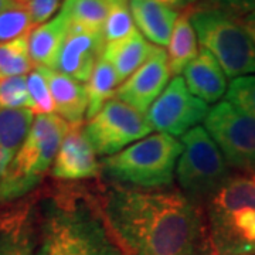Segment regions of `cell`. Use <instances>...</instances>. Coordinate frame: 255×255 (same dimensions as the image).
<instances>
[{
  "mask_svg": "<svg viewBox=\"0 0 255 255\" xmlns=\"http://www.w3.org/2000/svg\"><path fill=\"white\" fill-rule=\"evenodd\" d=\"M100 200L124 255H216L209 220L183 191L115 184Z\"/></svg>",
  "mask_w": 255,
  "mask_h": 255,
  "instance_id": "cell-1",
  "label": "cell"
},
{
  "mask_svg": "<svg viewBox=\"0 0 255 255\" xmlns=\"http://www.w3.org/2000/svg\"><path fill=\"white\" fill-rule=\"evenodd\" d=\"M36 255H124L100 196L61 191L43 206Z\"/></svg>",
  "mask_w": 255,
  "mask_h": 255,
  "instance_id": "cell-2",
  "label": "cell"
},
{
  "mask_svg": "<svg viewBox=\"0 0 255 255\" xmlns=\"http://www.w3.org/2000/svg\"><path fill=\"white\" fill-rule=\"evenodd\" d=\"M210 236L216 255L255 253V172L234 174L209 201Z\"/></svg>",
  "mask_w": 255,
  "mask_h": 255,
  "instance_id": "cell-3",
  "label": "cell"
},
{
  "mask_svg": "<svg viewBox=\"0 0 255 255\" xmlns=\"http://www.w3.org/2000/svg\"><path fill=\"white\" fill-rule=\"evenodd\" d=\"M182 152V142L156 132L115 155L107 156L101 167L111 180L122 186L162 189L173 182Z\"/></svg>",
  "mask_w": 255,
  "mask_h": 255,
  "instance_id": "cell-4",
  "label": "cell"
},
{
  "mask_svg": "<svg viewBox=\"0 0 255 255\" xmlns=\"http://www.w3.org/2000/svg\"><path fill=\"white\" fill-rule=\"evenodd\" d=\"M70 124L57 114L34 118L23 145L0 182V204L26 196L53 167Z\"/></svg>",
  "mask_w": 255,
  "mask_h": 255,
  "instance_id": "cell-5",
  "label": "cell"
},
{
  "mask_svg": "<svg viewBox=\"0 0 255 255\" xmlns=\"http://www.w3.org/2000/svg\"><path fill=\"white\" fill-rule=\"evenodd\" d=\"M189 13L200 46L216 57L227 78L255 73V44L236 14L220 6H199Z\"/></svg>",
  "mask_w": 255,
  "mask_h": 255,
  "instance_id": "cell-6",
  "label": "cell"
},
{
  "mask_svg": "<svg viewBox=\"0 0 255 255\" xmlns=\"http://www.w3.org/2000/svg\"><path fill=\"white\" fill-rule=\"evenodd\" d=\"M182 145L176 167L179 186L191 200L210 201L231 177L227 160L204 128L196 127L184 133Z\"/></svg>",
  "mask_w": 255,
  "mask_h": 255,
  "instance_id": "cell-7",
  "label": "cell"
},
{
  "mask_svg": "<svg viewBox=\"0 0 255 255\" xmlns=\"http://www.w3.org/2000/svg\"><path fill=\"white\" fill-rule=\"evenodd\" d=\"M204 129L219 146L228 164L255 170V118L228 101H220L204 121Z\"/></svg>",
  "mask_w": 255,
  "mask_h": 255,
  "instance_id": "cell-8",
  "label": "cell"
},
{
  "mask_svg": "<svg viewBox=\"0 0 255 255\" xmlns=\"http://www.w3.org/2000/svg\"><path fill=\"white\" fill-rule=\"evenodd\" d=\"M97 155L112 156L143 137L152 135L145 114L119 100L108 101L84 127Z\"/></svg>",
  "mask_w": 255,
  "mask_h": 255,
  "instance_id": "cell-9",
  "label": "cell"
},
{
  "mask_svg": "<svg viewBox=\"0 0 255 255\" xmlns=\"http://www.w3.org/2000/svg\"><path fill=\"white\" fill-rule=\"evenodd\" d=\"M210 112L209 104L194 97L183 77H174L160 97L152 104L146 118L153 130L170 136H183L204 122Z\"/></svg>",
  "mask_w": 255,
  "mask_h": 255,
  "instance_id": "cell-10",
  "label": "cell"
},
{
  "mask_svg": "<svg viewBox=\"0 0 255 255\" xmlns=\"http://www.w3.org/2000/svg\"><path fill=\"white\" fill-rule=\"evenodd\" d=\"M170 75L167 51L155 46L140 68L119 85L115 97L146 115L170 82Z\"/></svg>",
  "mask_w": 255,
  "mask_h": 255,
  "instance_id": "cell-11",
  "label": "cell"
},
{
  "mask_svg": "<svg viewBox=\"0 0 255 255\" xmlns=\"http://www.w3.org/2000/svg\"><path fill=\"white\" fill-rule=\"evenodd\" d=\"M105 44L104 31L70 26L54 70L77 81L88 82L95 65L104 54Z\"/></svg>",
  "mask_w": 255,
  "mask_h": 255,
  "instance_id": "cell-12",
  "label": "cell"
},
{
  "mask_svg": "<svg viewBox=\"0 0 255 255\" xmlns=\"http://www.w3.org/2000/svg\"><path fill=\"white\" fill-rule=\"evenodd\" d=\"M102 172L97 152L81 125H71L65 133L51 167V176L58 180L95 179Z\"/></svg>",
  "mask_w": 255,
  "mask_h": 255,
  "instance_id": "cell-13",
  "label": "cell"
},
{
  "mask_svg": "<svg viewBox=\"0 0 255 255\" xmlns=\"http://www.w3.org/2000/svg\"><path fill=\"white\" fill-rule=\"evenodd\" d=\"M183 75L189 91L206 104H217L227 94V75L216 57L203 47Z\"/></svg>",
  "mask_w": 255,
  "mask_h": 255,
  "instance_id": "cell-14",
  "label": "cell"
},
{
  "mask_svg": "<svg viewBox=\"0 0 255 255\" xmlns=\"http://www.w3.org/2000/svg\"><path fill=\"white\" fill-rule=\"evenodd\" d=\"M46 75L55 105V114L70 125H81L88 111V92L82 82L53 68L38 67Z\"/></svg>",
  "mask_w": 255,
  "mask_h": 255,
  "instance_id": "cell-15",
  "label": "cell"
},
{
  "mask_svg": "<svg viewBox=\"0 0 255 255\" xmlns=\"http://www.w3.org/2000/svg\"><path fill=\"white\" fill-rule=\"evenodd\" d=\"M135 24L146 40L157 47L169 46L179 11L155 0H129Z\"/></svg>",
  "mask_w": 255,
  "mask_h": 255,
  "instance_id": "cell-16",
  "label": "cell"
},
{
  "mask_svg": "<svg viewBox=\"0 0 255 255\" xmlns=\"http://www.w3.org/2000/svg\"><path fill=\"white\" fill-rule=\"evenodd\" d=\"M70 26L68 17L60 10L54 18L31 30L28 36V51L34 67L54 70Z\"/></svg>",
  "mask_w": 255,
  "mask_h": 255,
  "instance_id": "cell-17",
  "label": "cell"
},
{
  "mask_svg": "<svg viewBox=\"0 0 255 255\" xmlns=\"http://www.w3.org/2000/svg\"><path fill=\"white\" fill-rule=\"evenodd\" d=\"M152 50L153 46L149 44V40H146L139 30H135L130 36L122 40L107 43L102 55L115 68L119 82H125L137 68H140Z\"/></svg>",
  "mask_w": 255,
  "mask_h": 255,
  "instance_id": "cell-18",
  "label": "cell"
},
{
  "mask_svg": "<svg viewBox=\"0 0 255 255\" xmlns=\"http://www.w3.org/2000/svg\"><path fill=\"white\" fill-rule=\"evenodd\" d=\"M34 115L30 110H0V182L27 136Z\"/></svg>",
  "mask_w": 255,
  "mask_h": 255,
  "instance_id": "cell-19",
  "label": "cell"
},
{
  "mask_svg": "<svg viewBox=\"0 0 255 255\" xmlns=\"http://www.w3.org/2000/svg\"><path fill=\"white\" fill-rule=\"evenodd\" d=\"M0 255H36V243L27 211L0 217Z\"/></svg>",
  "mask_w": 255,
  "mask_h": 255,
  "instance_id": "cell-20",
  "label": "cell"
},
{
  "mask_svg": "<svg viewBox=\"0 0 255 255\" xmlns=\"http://www.w3.org/2000/svg\"><path fill=\"white\" fill-rule=\"evenodd\" d=\"M197 54H199L197 34L191 24L190 13L183 11L182 14H179L169 43L167 57H169L170 73L174 77L182 74L184 68L190 64L191 60L196 58Z\"/></svg>",
  "mask_w": 255,
  "mask_h": 255,
  "instance_id": "cell-21",
  "label": "cell"
},
{
  "mask_svg": "<svg viewBox=\"0 0 255 255\" xmlns=\"http://www.w3.org/2000/svg\"><path fill=\"white\" fill-rule=\"evenodd\" d=\"M118 84L119 78L115 68L102 55L85 85L88 92L87 118L91 119L95 117L108 101L114 100V95H117Z\"/></svg>",
  "mask_w": 255,
  "mask_h": 255,
  "instance_id": "cell-22",
  "label": "cell"
},
{
  "mask_svg": "<svg viewBox=\"0 0 255 255\" xmlns=\"http://www.w3.org/2000/svg\"><path fill=\"white\" fill-rule=\"evenodd\" d=\"M61 11L71 26L104 31L108 6L105 0H64Z\"/></svg>",
  "mask_w": 255,
  "mask_h": 255,
  "instance_id": "cell-23",
  "label": "cell"
},
{
  "mask_svg": "<svg viewBox=\"0 0 255 255\" xmlns=\"http://www.w3.org/2000/svg\"><path fill=\"white\" fill-rule=\"evenodd\" d=\"M28 36L0 43V80L21 77L34 70L28 51Z\"/></svg>",
  "mask_w": 255,
  "mask_h": 255,
  "instance_id": "cell-24",
  "label": "cell"
},
{
  "mask_svg": "<svg viewBox=\"0 0 255 255\" xmlns=\"http://www.w3.org/2000/svg\"><path fill=\"white\" fill-rule=\"evenodd\" d=\"M105 3L108 6V16L104 24V36L107 43L122 40L137 30L129 0H105Z\"/></svg>",
  "mask_w": 255,
  "mask_h": 255,
  "instance_id": "cell-25",
  "label": "cell"
},
{
  "mask_svg": "<svg viewBox=\"0 0 255 255\" xmlns=\"http://www.w3.org/2000/svg\"><path fill=\"white\" fill-rule=\"evenodd\" d=\"M34 27L27 4H16L0 11V43L27 36Z\"/></svg>",
  "mask_w": 255,
  "mask_h": 255,
  "instance_id": "cell-26",
  "label": "cell"
},
{
  "mask_svg": "<svg viewBox=\"0 0 255 255\" xmlns=\"http://www.w3.org/2000/svg\"><path fill=\"white\" fill-rule=\"evenodd\" d=\"M27 88L30 95V111L33 115L38 117L55 114L54 100L46 75L38 67H34V70L27 75Z\"/></svg>",
  "mask_w": 255,
  "mask_h": 255,
  "instance_id": "cell-27",
  "label": "cell"
},
{
  "mask_svg": "<svg viewBox=\"0 0 255 255\" xmlns=\"http://www.w3.org/2000/svg\"><path fill=\"white\" fill-rule=\"evenodd\" d=\"M0 110H30L26 75L0 80Z\"/></svg>",
  "mask_w": 255,
  "mask_h": 255,
  "instance_id": "cell-28",
  "label": "cell"
},
{
  "mask_svg": "<svg viewBox=\"0 0 255 255\" xmlns=\"http://www.w3.org/2000/svg\"><path fill=\"white\" fill-rule=\"evenodd\" d=\"M226 101L255 118V75L234 78L228 85Z\"/></svg>",
  "mask_w": 255,
  "mask_h": 255,
  "instance_id": "cell-29",
  "label": "cell"
},
{
  "mask_svg": "<svg viewBox=\"0 0 255 255\" xmlns=\"http://www.w3.org/2000/svg\"><path fill=\"white\" fill-rule=\"evenodd\" d=\"M61 1L63 0H30L27 3V9L33 18V23L36 26L47 23L48 18L58 10V7L63 6Z\"/></svg>",
  "mask_w": 255,
  "mask_h": 255,
  "instance_id": "cell-30",
  "label": "cell"
},
{
  "mask_svg": "<svg viewBox=\"0 0 255 255\" xmlns=\"http://www.w3.org/2000/svg\"><path fill=\"white\" fill-rule=\"evenodd\" d=\"M220 7L231 11L233 14L237 13H250L255 10V0H214Z\"/></svg>",
  "mask_w": 255,
  "mask_h": 255,
  "instance_id": "cell-31",
  "label": "cell"
},
{
  "mask_svg": "<svg viewBox=\"0 0 255 255\" xmlns=\"http://www.w3.org/2000/svg\"><path fill=\"white\" fill-rule=\"evenodd\" d=\"M240 21H241L243 27L246 28V31L248 33V36L251 37V40L254 41V44H255V10H253V11H250V13L244 14Z\"/></svg>",
  "mask_w": 255,
  "mask_h": 255,
  "instance_id": "cell-32",
  "label": "cell"
},
{
  "mask_svg": "<svg viewBox=\"0 0 255 255\" xmlns=\"http://www.w3.org/2000/svg\"><path fill=\"white\" fill-rule=\"evenodd\" d=\"M155 1L174 10L184 9V6H186V0H155Z\"/></svg>",
  "mask_w": 255,
  "mask_h": 255,
  "instance_id": "cell-33",
  "label": "cell"
},
{
  "mask_svg": "<svg viewBox=\"0 0 255 255\" xmlns=\"http://www.w3.org/2000/svg\"><path fill=\"white\" fill-rule=\"evenodd\" d=\"M16 4H20V3H16L14 0H0V11L10 9V7H13Z\"/></svg>",
  "mask_w": 255,
  "mask_h": 255,
  "instance_id": "cell-34",
  "label": "cell"
},
{
  "mask_svg": "<svg viewBox=\"0 0 255 255\" xmlns=\"http://www.w3.org/2000/svg\"><path fill=\"white\" fill-rule=\"evenodd\" d=\"M16 3H20V4H27L30 0H14Z\"/></svg>",
  "mask_w": 255,
  "mask_h": 255,
  "instance_id": "cell-35",
  "label": "cell"
},
{
  "mask_svg": "<svg viewBox=\"0 0 255 255\" xmlns=\"http://www.w3.org/2000/svg\"><path fill=\"white\" fill-rule=\"evenodd\" d=\"M186 1H189V3H194V1H197V0H186Z\"/></svg>",
  "mask_w": 255,
  "mask_h": 255,
  "instance_id": "cell-36",
  "label": "cell"
}]
</instances>
